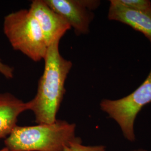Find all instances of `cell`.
Returning a JSON list of instances; mask_svg holds the SVG:
<instances>
[{"instance_id": "9c48e42d", "label": "cell", "mask_w": 151, "mask_h": 151, "mask_svg": "<svg viewBox=\"0 0 151 151\" xmlns=\"http://www.w3.org/2000/svg\"><path fill=\"white\" fill-rule=\"evenodd\" d=\"M104 146H84L82 145V140L79 137L75 139L65 147V151H105Z\"/></svg>"}, {"instance_id": "277c9868", "label": "cell", "mask_w": 151, "mask_h": 151, "mask_svg": "<svg viewBox=\"0 0 151 151\" xmlns=\"http://www.w3.org/2000/svg\"><path fill=\"white\" fill-rule=\"evenodd\" d=\"M151 102V70L144 81L134 91L118 100H103L101 109L119 124L124 137L134 142V124L142 108Z\"/></svg>"}, {"instance_id": "8992f818", "label": "cell", "mask_w": 151, "mask_h": 151, "mask_svg": "<svg viewBox=\"0 0 151 151\" xmlns=\"http://www.w3.org/2000/svg\"><path fill=\"white\" fill-rule=\"evenodd\" d=\"M29 10L38 22L48 46L61 39L71 29L63 17L52 10L44 0L32 1Z\"/></svg>"}, {"instance_id": "52a82bcc", "label": "cell", "mask_w": 151, "mask_h": 151, "mask_svg": "<svg viewBox=\"0 0 151 151\" xmlns=\"http://www.w3.org/2000/svg\"><path fill=\"white\" fill-rule=\"evenodd\" d=\"M108 19L124 23L140 32L151 43V11L145 12L135 11L122 5L118 0H111Z\"/></svg>"}, {"instance_id": "7a4b0ae2", "label": "cell", "mask_w": 151, "mask_h": 151, "mask_svg": "<svg viewBox=\"0 0 151 151\" xmlns=\"http://www.w3.org/2000/svg\"><path fill=\"white\" fill-rule=\"evenodd\" d=\"M76 125L57 120L52 124L16 125L5 140L10 151H65L75 139Z\"/></svg>"}, {"instance_id": "ba28073f", "label": "cell", "mask_w": 151, "mask_h": 151, "mask_svg": "<svg viewBox=\"0 0 151 151\" xmlns=\"http://www.w3.org/2000/svg\"><path fill=\"white\" fill-rule=\"evenodd\" d=\"M26 110L27 103L10 93H0V138L11 134L17 125L18 116Z\"/></svg>"}, {"instance_id": "5b68a950", "label": "cell", "mask_w": 151, "mask_h": 151, "mask_svg": "<svg viewBox=\"0 0 151 151\" xmlns=\"http://www.w3.org/2000/svg\"><path fill=\"white\" fill-rule=\"evenodd\" d=\"M55 12L59 14L74 29L78 35L89 32L93 19L91 10L97 9L100 1L92 0H44Z\"/></svg>"}, {"instance_id": "7c38bea8", "label": "cell", "mask_w": 151, "mask_h": 151, "mask_svg": "<svg viewBox=\"0 0 151 151\" xmlns=\"http://www.w3.org/2000/svg\"><path fill=\"white\" fill-rule=\"evenodd\" d=\"M0 151H9V150L7 148H6V147H5V148H2V150H0Z\"/></svg>"}, {"instance_id": "8fae6325", "label": "cell", "mask_w": 151, "mask_h": 151, "mask_svg": "<svg viewBox=\"0 0 151 151\" xmlns=\"http://www.w3.org/2000/svg\"><path fill=\"white\" fill-rule=\"evenodd\" d=\"M0 73L6 78L11 79L14 77V69L10 66L2 63L0 60Z\"/></svg>"}, {"instance_id": "6da1fadb", "label": "cell", "mask_w": 151, "mask_h": 151, "mask_svg": "<svg viewBox=\"0 0 151 151\" xmlns=\"http://www.w3.org/2000/svg\"><path fill=\"white\" fill-rule=\"evenodd\" d=\"M60 40H56L49 45L37 94L27 103V110L32 111L38 124H52L57 120V114L65 92V80L72 67L70 60L60 54Z\"/></svg>"}, {"instance_id": "3957f363", "label": "cell", "mask_w": 151, "mask_h": 151, "mask_svg": "<svg viewBox=\"0 0 151 151\" xmlns=\"http://www.w3.org/2000/svg\"><path fill=\"white\" fill-rule=\"evenodd\" d=\"M4 32L12 47L34 62L44 60L48 46L38 22L29 10L6 15Z\"/></svg>"}, {"instance_id": "4fadbf2b", "label": "cell", "mask_w": 151, "mask_h": 151, "mask_svg": "<svg viewBox=\"0 0 151 151\" xmlns=\"http://www.w3.org/2000/svg\"><path fill=\"white\" fill-rule=\"evenodd\" d=\"M147 151L146 150H142V149H139V150H134V151Z\"/></svg>"}, {"instance_id": "30bf717a", "label": "cell", "mask_w": 151, "mask_h": 151, "mask_svg": "<svg viewBox=\"0 0 151 151\" xmlns=\"http://www.w3.org/2000/svg\"><path fill=\"white\" fill-rule=\"evenodd\" d=\"M119 2L130 9L140 11L151 12V2L149 0H118Z\"/></svg>"}]
</instances>
